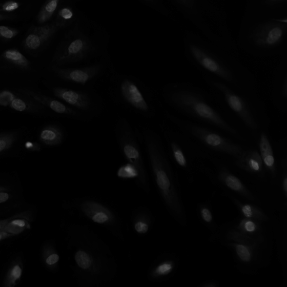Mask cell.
Returning a JSON list of instances; mask_svg holds the SVG:
<instances>
[{
  "mask_svg": "<svg viewBox=\"0 0 287 287\" xmlns=\"http://www.w3.org/2000/svg\"><path fill=\"white\" fill-rule=\"evenodd\" d=\"M20 33V30L11 26L0 25V40L10 41L15 39Z\"/></svg>",
  "mask_w": 287,
  "mask_h": 287,
  "instance_id": "obj_21",
  "label": "cell"
},
{
  "mask_svg": "<svg viewBox=\"0 0 287 287\" xmlns=\"http://www.w3.org/2000/svg\"><path fill=\"white\" fill-rule=\"evenodd\" d=\"M272 102L279 112H287V55L279 59L270 84Z\"/></svg>",
  "mask_w": 287,
  "mask_h": 287,
  "instance_id": "obj_14",
  "label": "cell"
},
{
  "mask_svg": "<svg viewBox=\"0 0 287 287\" xmlns=\"http://www.w3.org/2000/svg\"><path fill=\"white\" fill-rule=\"evenodd\" d=\"M183 43L185 55L206 78L217 79L244 96L258 99L255 79L241 62L233 39L212 41L197 31L188 32Z\"/></svg>",
  "mask_w": 287,
  "mask_h": 287,
  "instance_id": "obj_1",
  "label": "cell"
},
{
  "mask_svg": "<svg viewBox=\"0 0 287 287\" xmlns=\"http://www.w3.org/2000/svg\"><path fill=\"white\" fill-rule=\"evenodd\" d=\"M243 213L247 217H251L252 215L251 207L250 205H245L243 207Z\"/></svg>",
  "mask_w": 287,
  "mask_h": 287,
  "instance_id": "obj_37",
  "label": "cell"
},
{
  "mask_svg": "<svg viewBox=\"0 0 287 287\" xmlns=\"http://www.w3.org/2000/svg\"><path fill=\"white\" fill-rule=\"evenodd\" d=\"M0 106L40 118L52 115L46 107L32 98L3 86H0Z\"/></svg>",
  "mask_w": 287,
  "mask_h": 287,
  "instance_id": "obj_12",
  "label": "cell"
},
{
  "mask_svg": "<svg viewBox=\"0 0 287 287\" xmlns=\"http://www.w3.org/2000/svg\"><path fill=\"white\" fill-rule=\"evenodd\" d=\"M164 116L177 129L190 137L202 148H206L237 158L244 150V147L205 126L181 119L173 113L164 111Z\"/></svg>",
  "mask_w": 287,
  "mask_h": 287,
  "instance_id": "obj_7",
  "label": "cell"
},
{
  "mask_svg": "<svg viewBox=\"0 0 287 287\" xmlns=\"http://www.w3.org/2000/svg\"><path fill=\"white\" fill-rule=\"evenodd\" d=\"M225 181L227 186L233 190L240 191L243 188V184L235 176L229 175L226 177Z\"/></svg>",
  "mask_w": 287,
  "mask_h": 287,
  "instance_id": "obj_26",
  "label": "cell"
},
{
  "mask_svg": "<svg viewBox=\"0 0 287 287\" xmlns=\"http://www.w3.org/2000/svg\"><path fill=\"white\" fill-rule=\"evenodd\" d=\"M172 268V266L171 264H164L157 268V272L158 274H167L171 271Z\"/></svg>",
  "mask_w": 287,
  "mask_h": 287,
  "instance_id": "obj_30",
  "label": "cell"
},
{
  "mask_svg": "<svg viewBox=\"0 0 287 287\" xmlns=\"http://www.w3.org/2000/svg\"></svg>",
  "mask_w": 287,
  "mask_h": 287,
  "instance_id": "obj_44",
  "label": "cell"
},
{
  "mask_svg": "<svg viewBox=\"0 0 287 287\" xmlns=\"http://www.w3.org/2000/svg\"><path fill=\"white\" fill-rule=\"evenodd\" d=\"M9 196L8 194L5 193V192H1L0 193V203H3L8 200Z\"/></svg>",
  "mask_w": 287,
  "mask_h": 287,
  "instance_id": "obj_38",
  "label": "cell"
},
{
  "mask_svg": "<svg viewBox=\"0 0 287 287\" xmlns=\"http://www.w3.org/2000/svg\"><path fill=\"white\" fill-rule=\"evenodd\" d=\"M202 213L204 220L206 222H210L212 220L211 213L208 209H203L202 211Z\"/></svg>",
  "mask_w": 287,
  "mask_h": 287,
  "instance_id": "obj_35",
  "label": "cell"
},
{
  "mask_svg": "<svg viewBox=\"0 0 287 287\" xmlns=\"http://www.w3.org/2000/svg\"><path fill=\"white\" fill-rule=\"evenodd\" d=\"M236 43L255 58L281 59L287 55V16H243Z\"/></svg>",
  "mask_w": 287,
  "mask_h": 287,
  "instance_id": "obj_2",
  "label": "cell"
},
{
  "mask_svg": "<svg viewBox=\"0 0 287 287\" xmlns=\"http://www.w3.org/2000/svg\"><path fill=\"white\" fill-rule=\"evenodd\" d=\"M21 6V3L14 1V0H8L3 3H0V12L5 13H13Z\"/></svg>",
  "mask_w": 287,
  "mask_h": 287,
  "instance_id": "obj_24",
  "label": "cell"
},
{
  "mask_svg": "<svg viewBox=\"0 0 287 287\" xmlns=\"http://www.w3.org/2000/svg\"><path fill=\"white\" fill-rule=\"evenodd\" d=\"M236 251L238 255L242 260L244 262L250 261L251 259L250 253L246 247L242 245H237Z\"/></svg>",
  "mask_w": 287,
  "mask_h": 287,
  "instance_id": "obj_27",
  "label": "cell"
},
{
  "mask_svg": "<svg viewBox=\"0 0 287 287\" xmlns=\"http://www.w3.org/2000/svg\"><path fill=\"white\" fill-rule=\"evenodd\" d=\"M11 224L14 226H21V227H22V226H24L25 225L24 221L21 220L14 221L11 223Z\"/></svg>",
  "mask_w": 287,
  "mask_h": 287,
  "instance_id": "obj_39",
  "label": "cell"
},
{
  "mask_svg": "<svg viewBox=\"0 0 287 287\" xmlns=\"http://www.w3.org/2000/svg\"><path fill=\"white\" fill-rule=\"evenodd\" d=\"M148 1H150V2H154V1H156V0H148Z\"/></svg>",
  "mask_w": 287,
  "mask_h": 287,
  "instance_id": "obj_42",
  "label": "cell"
},
{
  "mask_svg": "<svg viewBox=\"0 0 287 287\" xmlns=\"http://www.w3.org/2000/svg\"><path fill=\"white\" fill-rule=\"evenodd\" d=\"M284 187H285V191H287V178H286L284 181Z\"/></svg>",
  "mask_w": 287,
  "mask_h": 287,
  "instance_id": "obj_40",
  "label": "cell"
},
{
  "mask_svg": "<svg viewBox=\"0 0 287 287\" xmlns=\"http://www.w3.org/2000/svg\"><path fill=\"white\" fill-rule=\"evenodd\" d=\"M47 93L85 115L89 120L97 118L102 113V98L90 88H74L45 81Z\"/></svg>",
  "mask_w": 287,
  "mask_h": 287,
  "instance_id": "obj_8",
  "label": "cell"
},
{
  "mask_svg": "<svg viewBox=\"0 0 287 287\" xmlns=\"http://www.w3.org/2000/svg\"><path fill=\"white\" fill-rule=\"evenodd\" d=\"M2 237H3V235H2V234L0 233V240H1L2 239Z\"/></svg>",
  "mask_w": 287,
  "mask_h": 287,
  "instance_id": "obj_41",
  "label": "cell"
},
{
  "mask_svg": "<svg viewBox=\"0 0 287 287\" xmlns=\"http://www.w3.org/2000/svg\"><path fill=\"white\" fill-rule=\"evenodd\" d=\"M24 95L32 98L34 101L43 105L52 114L62 118L78 121L81 122H89L90 120L82 113L75 110L63 102L57 99L47 92L41 91L39 88H24L12 89Z\"/></svg>",
  "mask_w": 287,
  "mask_h": 287,
  "instance_id": "obj_11",
  "label": "cell"
},
{
  "mask_svg": "<svg viewBox=\"0 0 287 287\" xmlns=\"http://www.w3.org/2000/svg\"><path fill=\"white\" fill-rule=\"evenodd\" d=\"M2 190V189H1V188H0V190Z\"/></svg>",
  "mask_w": 287,
  "mask_h": 287,
  "instance_id": "obj_43",
  "label": "cell"
},
{
  "mask_svg": "<svg viewBox=\"0 0 287 287\" xmlns=\"http://www.w3.org/2000/svg\"><path fill=\"white\" fill-rule=\"evenodd\" d=\"M73 17L74 12L70 7H63L59 11L56 20L67 24V22L70 20Z\"/></svg>",
  "mask_w": 287,
  "mask_h": 287,
  "instance_id": "obj_25",
  "label": "cell"
},
{
  "mask_svg": "<svg viewBox=\"0 0 287 287\" xmlns=\"http://www.w3.org/2000/svg\"><path fill=\"white\" fill-rule=\"evenodd\" d=\"M245 228L248 232L254 231L256 229L255 225L251 221H247L245 223Z\"/></svg>",
  "mask_w": 287,
  "mask_h": 287,
  "instance_id": "obj_36",
  "label": "cell"
},
{
  "mask_svg": "<svg viewBox=\"0 0 287 287\" xmlns=\"http://www.w3.org/2000/svg\"><path fill=\"white\" fill-rule=\"evenodd\" d=\"M42 72L18 49H6L0 54V86L18 89L39 88Z\"/></svg>",
  "mask_w": 287,
  "mask_h": 287,
  "instance_id": "obj_4",
  "label": "cell"
},
{
  "mask_svg": "<svg viewBox=\"0 0 287 287\" xmlns=\"http://www.w3.org/2000/svg\"><path fill=\"white\" fill-rule=\"evenodd\" d=\"M164 102L177 112L241 139L239 131L228 123L197 88L184 82H171L161 89Z\"/></svg>",
  "mask_w": 287,
  "mask_h": 287,
  "instance_id": "obj_3",
  "label": "cell"
},
{
  "mask_svg": "<svg viewBox=\"0 0 287 287\" xmlns=\"http://www.w3.org/2000/svg\"><path fill=\"white\" fill-rule=\"evenodd\" d=\"M59 260V256L57 254H53L49 256L46 260V263L48 265H53L58 262Z\"/></svg>",
  "mask_w": 287,
  "mask_h": 287,
  "instance_id": "obj_34",
  "label": "cell"
},
{
  "mask_svg": "<svg viewBox=\"0 0 287 287\" xmlns=\"http://www.w3.org/2000/svg\"><path fill=\"white\" fill-rule=\"evenodd\" d=\"M96 48L87 37L76 34L57 48L50 66L67 67L85 61L95 54Z\"/></svg>",
  "mask_w": 287,
  "mask_h": 287,
  "instance_id": "obj_10",
  "label": "cell"
},
{
  "mask_svg": "<svg viewBox=\"0 0 287 287\" xmlns=\"http://www.w3.org/2000/svg\"><path fill=\"white\" fill-rule=\"evenodd\" d=\"M138 172L134 165L128 164L120 168L118 172V176L123 178H132L137 176Z\"/></svg>",
  "mask_w": 287,
  "mask_h": 287,
  "instance_id": "obj_23",
  "label": "cell"
},
{
  "mask_svg": "<svg viewBox=\"0 0 287 287\" xmlns=\"http://www.w3.org/2000/svg\"><path fill=\"white\" fill-rule=\"evenodd\" d=\"M25 150L31 151V152H40L43 146L39 142L26 141L24 144Z\"/></svg>",
  "mask_w": 287,
  "mask_h": 287,
  "instance_id": "obj_28",
  "label": "cell"
},
{
  "mask_svg": "<svg viewBox=\"0 0 287 287\" xmlns=\"http://www.w3.org/2000/svg\"><path fill=\"white\" fill-rule=\"evenodd\" d=\"M60 0H47L37 15L38 24H44L51 20L58 8Z\"/></svg>",
  "mask_w": 287,
  "mask_h": 287,
  "instance_id": "obj_20",
  "label": "cell"
},
{
  "mask_svg": "<svg viewBox=\"0 0 287 287\" xmlns=\"http://www.w3.org/2000/svg\"><path fill=\"white\" fill-rule=\"evenodd\" d=\"M67 137L65 127L62 124L52 123L41 128L38 134V141L44 147H57L62 145Z\"/></svg>",
  "mask_w": 287,
  "mask_h": 287,
  "instance_id": "obj_17",
  "label": "cell"
},
{
  "mask_svg": "<svg viewBox=\"0 0 287 287\" xmlns=\"http://www.w3.org/2000/svg\"><path fill=\"white\" fill-rule=\"evenodd\" d=\"M13 14L0 12V21L14 20L16 16Z\"/></svg>",
  "mask_w": 287,
  "mask_h": 287,
  "instance_id": "obj_33",
  "label": "cell"
},
{
  "mask_svg": "<svg viewBox=\"0 0 287 287\" xmlns=\"http://www.w3.org/2000/svg\"><path fill=\"white\" fill-rule=\"evenodd\" d=\"M244 16L248 17L287 16V0H247Z\"/></svg>",
  "mask_w": 287,
  "mask_h": 287,
  "instance_id": "obj_16",
  "label": "cell"
},
{
  "mask_svg": "<svg viewBox=\"0 0 287 287\" xmlns=\"http://www.w3.org/2000/svg\"><path fill=\"white\" fill-rule=\"evenodd\" d=\"M236 158L238 164L242 167L248 168L252 171H261L263 162L258 150L252 149H244Z\"/></svg>",
  "mask_w": 287,
  "mask_h": 287,
  "instance_id": "obj_19",
  "label": "cell"
},
{
  "mask_svg": "<svg viewBox=\"0 0 287 287\" xmlns=\"http://www.w3.org/2000/svg\"><path fill=\"white\" fill-rule=\"evenodd\" d=\"M103 63L98 62L79 67L50 66L47 81L54 84L74 88H89L106 73Z\"/></svg>",
  "mask_w": 287,
  "mask_h": 287,
  "instance_id": "obj_9",
  "label": "cell"
},
{
  "mask_svg": "<svg viewBox=\"0 0 287 287\" xmlns=\"http://www.w3.org/2000/svg\"><path fill=\"white\" fill-rule=\"evenodd\" d=\"M108 217L106 214L103 213H98L93 217L94 222L98 223V224H103V223L107 221Z\"/></svg>",
  "mask_w": 287,
  "mask_h": 287,
  "instance_id": "obj_29",
  "label": "cell"
},
{
  "mask_svg": "<svg viewBox=\"0 0 287 287\" xmlns=\"http://www.w3.org/2000/svg\"><path fill=\"white\" fill-rule=\"evenodd\" d=\"M259 154L262 162L266 167L273 170L275 167V158L273 146L265 128L260 131L258 138Z\"/></svg>",
  "mask_w": 287,
  "mask_h": 287,
  "instance_id": "obj_18",
  "label": "cell"
},
{
  "mask_svg": "<svg viewBox=\"0 0 287 287\" xmlns=\"http://www.w3.org/2000/svg\"><path fill=\"white\" fill-rule=\"evenodd\" d=\"M135 229L139 233H145L148 231V226L142 222H138L135 225Z\"/></svg>",
  "mask_w": 287,
  "mask_h": 287,
  "instance_id": "obj_32",
  "label": "cell"
},
{
  "mask_svg": "<svg viewBox=\"0 0 287 287\" xmlns=\"http://www.w3.org/2000/svg\"><path fill=\"white\" fill-rule=\"evenodd\" d=\"M113 99L127 111L146 119L153 118L156 109L149 92L141 81L128 74H117L112 79Z\"/></svg>",
  "mask_w": 287,
  "mask_h": 287,
  "instance_id": "obj_6",
  "label": "cell"
},
{
  "mask_svg": "<svg viewBox=\"0 0 287 287\" xmlns=\"http://www.w3.org/2000/svg\"><path fill=\"white\" fill-rule=\"evenodd\" d=\"M29 134V128L26 126L0 130V157L17 156L25 150L24 144Z\"/></svg>",
  "mask_w": 287,
  "mask_h": 287,
  "instance_id": "obj_15",
  "label": "cell"
},
{
  "mask_svg": "<svg viewBox=\"0 0 287 287\" xmlns=\"http://www.w3.org/2000/svg\"><path fill=\"white\" fill-rule=\"evenodd\" d=\"M207 84L230 109L241 120L252 135L256 138L264 124L262 113V104L258 100L244 96L232 89L228 85L217 79L206 78Z\"/></svg>",
  "mask_w": 287,
  "mask_h": 287,
  "instance_id": "obj_5",
  "label": "cell"
},
{
  "mask_svg": "<svg viewBox=\"0 0 287 287\" xmlns=\"http://www.w3.org/2000/svg\"><path fill=\"white\" fill-rule=\"evenodd\" d=\"M21 274V269L20 266H16L14 267L12 271H11V277H12L14 281L20 278Z\"/></svg>",
  "mask_w": 287,
  "mask_h": 287,
  "instance_id": "obj_31",
  "label": "cell"
},
{
  "mask_svg": "<svg viewBox=\"0 0 287 287\" xmlns=\"http://www.w3.org/2000/svg\"><path fill=\"white\" fill-rule=\"evenodd\" d=\"M66 25L63 22L56 20L50 24L32 26L22 41V47L29 55L33 57L39 56L57 32Z\"/></svg>",
  "mask_w": 287,
  "mask_h": 287,
  "instance_id": "obj_13",
  "label": "cell"
},
{
  "mask_svg": "<svg viewBox=\"0 0 287 287\" xmlns=\"http://www.w3.org/2000/svg\"><path fill=\"white\" fill-rule=\"evenodd\" d=\"M75 258L78 265L82 269H88L91 266V259L89 255L84 251H79L77 252Z\"/></svg>",
  "mask_w": 287,
  "mask_h": 287,
  "instance_id": "obj_22",
  "label": "cell"
}]
</instances>
